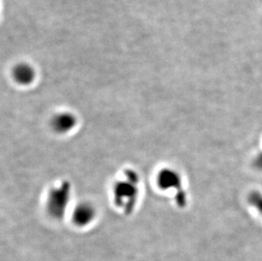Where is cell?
I'll return each mask as SVG.
<instances>
[{
  "instance_id": "obj_8",
  "label": "cell",
  "mask_w": 262,
  "mask_h": 261,
  "mask_svg": "<svg viewBox=\"0 0 262 261\" xmlns=\"http://www.w3.org/2000/svg\"><path fill=\"white\" fill-rule=\"evenodd\" d=\"M255 165L258 169L262 170V153L256 157L255 160Z\"/></svg>"
},
{
  "instance_id": "obj_5",
  "label": "cell",
  "mask_w": 262,
  "mask_h": 261,
  "mask_svg": "<svg viewBox=\"0 0 262 261\" xmlns=\"http://www.w3.org/2000/svg\"><path fill=\"white\" fill-rule=\"evenodd\" d=\"M77 125V117L70 112H61L53 117L51 126L55 132L60 134L69 133Z\"/></svg>"
},
{
  "instance_id": "obj_7",
  "label": "cell",
  "mask_w": 262,
  "mask_h": 261,
  "mask_svg": "<svg viewBox=\"0 0 262 261\" xmlns=\"http://www.w3.org/2000/svg\"><path fill=\"white\" fill-rule=\"evenodd\" d=\"M249 201L250 205L255 206L262 214V194L260 192H254L250 195Z\"/></svg>"
},
{
  "instance_id": "obj_2",
  "label": "cell",
  "mask_w": 262,
  "mask_h": 261,
  "mask_svg": "<svg viewBox=\"0 0 262 261\" xmlns=\"http://www.w3.org/2000/svg\"><path fill=\"white\" fill-rule=\"evenodd\" d=\"M71 184L64 182L59 187L53 188L48 196L47 209L55 219H61L66 214L71 200Z\"/></svg>"
},
{
  "instance_id": "obj_4",
  "label": "cell",
  "mask_w": 262,
  "mask_h": 261,
  "mask_svg": "<svg viewBox=\"0 0 262 261\" xmlns=\"http://www.w3.org/2000/svg\"><path fill=\"white\" fill-rule=\"evenodd\" d=\"M95 214L96 211L91 204L82 202L75 208L74 211L72 213V220L77 226L85 227L94 221Z\"/></svg>"
},
{
  "instance_id": "obj_6",
  "label": "cell",
  "mask_w": 262,
  "mask_h": 261,
  "mask_svg": "<svg viewBox=\"0 0 262 261\" xmlns=\"http://www.w3.org/2000/svg\"><path fill=\"white\" fill-rule=\"evenodd\" d=\"M14 77L15 81L23 85H28L35 78L34 70L26 64H20L14 70Z\"/></svg>"
},
{
  "instance_id": "obj_3",
  "label": "cell",
  "mask_w": 262,
  "mask_h": 261,
  "mask_svg": "<svg viewBox=\"0 0 262 261\" xmlns=\"http://www.w3.org/2000/svg\"><path fill=\"white\" fill-rule=\"evenodd\" d=\"M157 183L161 189H174L177 191L176 201L180 207L186 205V194L182 187V179L179 174L172 169L166 168L160 171L157 177Z\"/></svg>"
},
{
  "instance_id": "obj_1",
  "label": "cell",
  "mask_w": 262,
  "mask_h": 261,
  "mask_svg": "<svg viewBox=\"0 0 262 261\" xmlns=\"http://www.w3.org/2000/svg\"><path fill=\"white\" fill-rule=\"evenodd\" d=\"M125 180L120 181L114 186L113 193L117 206L124 208L126 211H131L139 195V179L134 172H126Z\"/></svg>"
}]
</instances>
